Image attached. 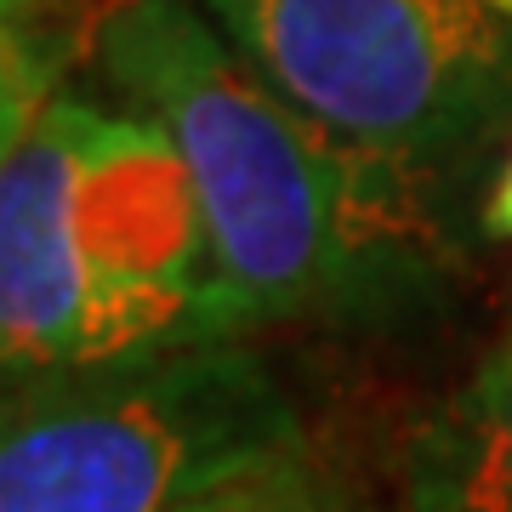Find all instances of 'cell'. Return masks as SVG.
Segmentation results:
<instances>
[{
  "label": "cell",
  "instance_id": "cell-4",
  "mask_svg": "<svg viewBox=\"0 0 512 512\" xmlns=\"http://www.w3.org/2000/svg\"><path fill=\"white\" fill-rule=\"evenodd\" d=\"M69 222L86 279L80 365L165 359L251 336L222 279L194 171L154 120L86 109Z\"/></svg>",
  "mask_w": 512,
  "mask_h": 512
},
{
  "label": "cell",
  "instance_id": "cell-3",
  "mask_svg": "<svg viewBox=\"0 0 512 512\" xmlns=\"http://www.w3.org/2000/svg\"><path fill=\"white\" fill-rule=\"evenodd\" d=\"M336 143L421 183L473 165L512 109V0H194Z\"/></svg>",
  "mask_w": 512,
  "mask_h": 512
},
{
  "label": "cell",
  "instance_id": "cell-9",
  "mask_svg": "<svg viewBox=\"0 0 512 512\" xmlns=\"http://www.w3.org/2000/svg\"><path fill=\"white\" fill-rule=\"evenodd\" d=\"M114 0H0V40L29 35V29H86L109 23Z\"/></svg>",
  "mask_w": 512,
  "mask_h": 512
},
{
  "label": "cell",
  "instance_id": "cell-7",
  "mask_svg": "<svg viewBox=\"0 0 512 512\" xmlns=\"http://www.w3.org/2000/svg\"><path fill=\"white\" fill-rule=\"evenodd\" d=\"M171 512H353L342 478L308 450V439L268 450V456L245 461L239 473L217 478L211 490L188 495Z\"/></svg>",
  "mask_w": 512,
  "mask_h": 512
},
{
  "label": "cell",
  "instance_id": "cell-2",
  "mask_svg": "<svg viewBox=\"0 0 512 512\" xmlns=\"http://www.w3.org/2000/svg\"><path fill=\"white\" fill-rule=\"evenodd\" d=\"M296 439L245 342L0 376V512H171Z\"/></svg>",
  "mask_w": 512,
  "mask_h": 512
},
{
  "label": "cell",
  "instance_id": "cell-10",
  "mask_svg": "<svg viewBox=\"0 0 512 512\" xmlns=\"http://www.w3.org/2000/svg\"><path fill=\"white\" fill-rule=\"evenodd\" d=\"M484 234L512 239V154H507V165H501V177H495L490 200H484Z\"/></svg>",
  "mask_w": 512,
  "mask_h": 512
},
{
  "label": "cell",
  "instance_id": "cell-6",
  "mask_svg": "<svg viewBox=\"0 0 512 512\" xmlns=\"http://www.w3.org/2000/svg\"><path fill=\"white\" fill-rule=\"evenodd\" d=\"M404 512H512V348L410 433Z\"/></svg>",
  "mask_w": 512,
  "mask_h": 512
},
{
  "label": "cell",
  "instance_id": "cell-1",
  "mask_svg": "<svg viewBox=\"0 0 512 512\" xmlns=\"http://www.w3.org/2000/svg\"><path fill=\"white\" fill-rule=\"evenodd\" d=\"M97 63L188 160L251 330H393L439 302L433 183L296 114L200 6L120 0L97 23Z\"/></svg>",
  "mask_w": 512,
  "mask_h": 512
},
{
  "label": "cell",
  "instance_id": "cell-8",
  "mask_svg": "<svg viewBox=\"0 0 512 512\" xmlns=\"http://www.w3.org/2000/svg\"><path fill=\"white\" fill-rule=\"evenodd\" d=\"M80 35L86 29H29V35L0 40V160L57 97V80L80 52Z\"/></svg>",
  "mask_w": 512,
  "mask_h": 512
},
{
  "label": "cell",
  "instance_id": "cell-5",
  "mask_svg": "<svg viewBox=\"0 0 512 512\" xmlns=\"http://www.w3.org/2000/svg\"><path fill=\"white\" fill-rule=\"evenodd\" d=\"M86 109V97H52L0 160V376L80 365L86 279L69 205Z\"/></svg>",
  "mask_w": 512,
  "mask_h": 512
}]
</instances>
